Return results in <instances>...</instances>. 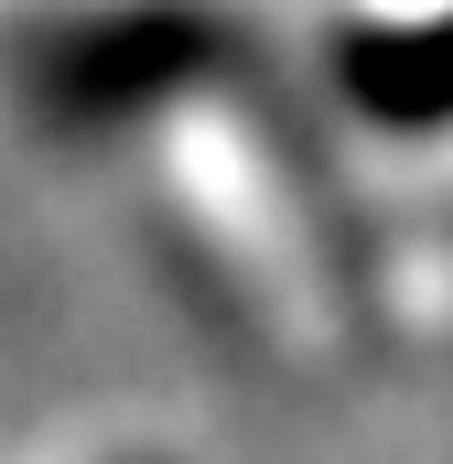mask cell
<instances>
[{
  "mask_svg": "<svg viewBox=\"0 0 453 464\" xmlns=\"http://www.w3.org/2000/svg\"><path fill=\"white\" fill-rule=\"evenodd\" d=\"M226 54V22L195 11V0H140V11H109V22H76L43 44L33 65V98L54 119H130V109H162L173 87L217 76Z\"/></svg>",
  "mask_w": 453,
  "mask_h": 464,
  "instance_id": "cell-1",
  "label": "cell"
},
{
  "mask_svg": "<svg viewBox=\"0 0 453 464\" xmlns=\"http://www.w3.org/2000/svg\"><path fill=\"white\" fill-rule=\"evenodd\" d=\"M335 87L378 119V130H443L453 119V11L345 33L335 44Z\"/></svg>",
  "mask_w": 453,
  "mask_h": 464,
  "instance_id": "cell-2",
  "label": "cell"
}]
</instances>
